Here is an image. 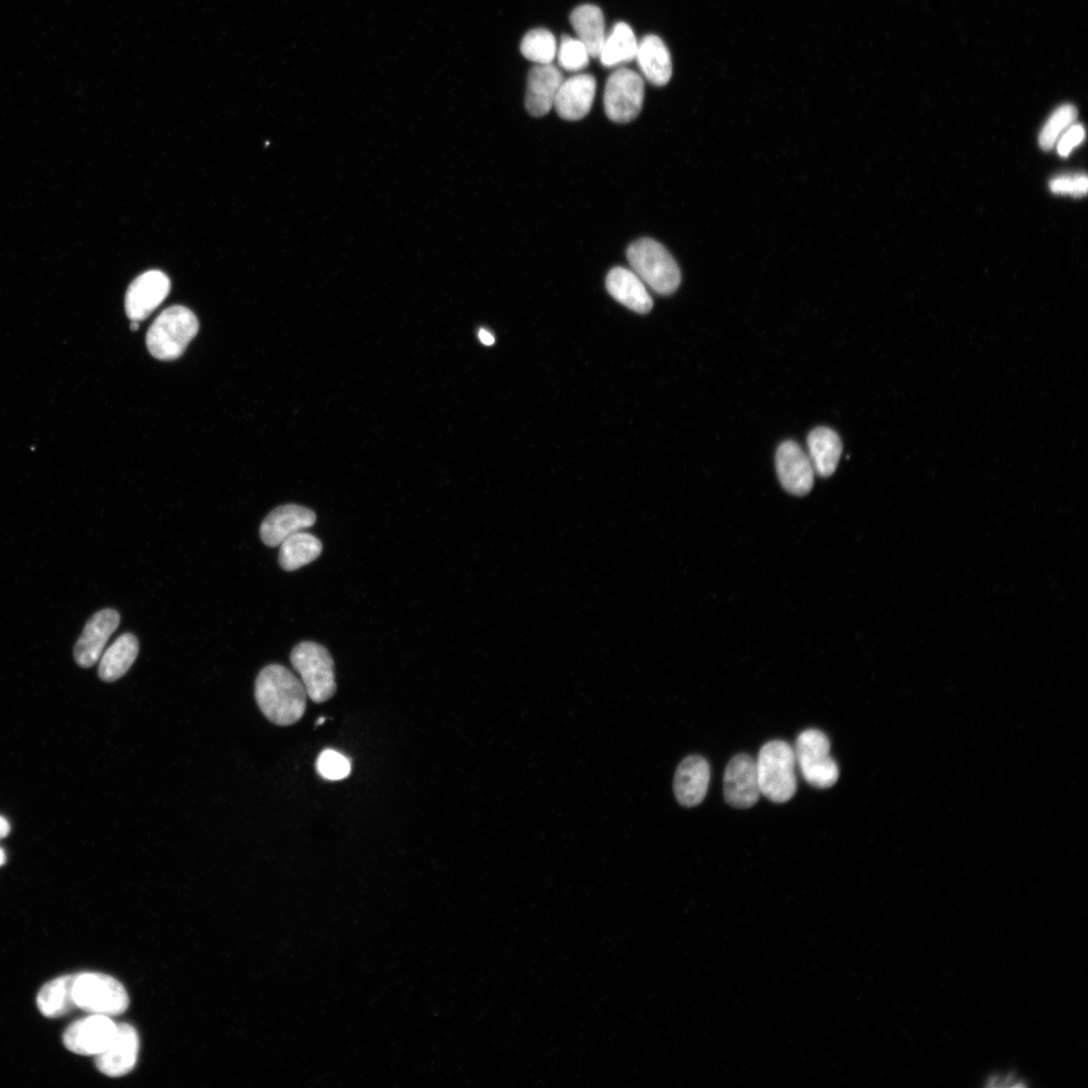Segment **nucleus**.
<instances>
[{"mask_svg": "<svg viewBox=\"0 0 1088 1088\" xmlns=\"http://www.w3.org/2000/svg\"><path fill=\"white\" fill-rule=\"evenodd\" d=\"M307 692L291 670L280 664L264 667L256 678L255 699L262 714L279 726H292L305 715Z\"/></svg>", "mask_w": 1088, "mask_h": 1088, "instance_id": "1", "label": "nucleus"}, {"mask_svg": "<svg viewBox=\"0 0 1088 1088\" xmlns=\"http://www.w3.org/2000/svg\"><path fill=\"white\" fill-rule=\"evenodd\" d=\"M627 258L635 274L655 293L668 296L682 283V272L668 250L650 238L633 242Z\"/></svg>", "mask_w": 1088, "mask_h": 1088, "instance_id": "2", "label": "nucleus"}, {"mask_svg": "<svg viewBox=\"0 0 1088 1088\" xmlns=\"http://www.w3.org/2000/svg\"><path fill=\"white\" fill-rule=\"evenodd\" d=\"M199 331V321L186 307L166 309L147 334L151 354L160 360L172 361L183 355Z\"/></svg>", "mask_w": 1088, "mask_h": 1088, "instance_id": "3", "label": "nucleus"}, {"mask_svg": "<svg viewBox=\"0 0 1088 1088\" xmlns=\"http://www.w3.org/2000/svg\"><path fill=\"white\" fill-rule=\"evenodd\" d=\"M761 794L775 803L789 801L796 793V760L793 748L784 741L765 744L756 761Z\"/></svg>", "mask_w": 1088, "mask_h": 1088, "instance_id": "4", "label": "nucleus"}, {"mask_svg": "<svg viewBox=\"0 0 1088 1088\" xmlns=\"http://www.w3.org/2000/svg\"><path fill=\"white\" fill-rule=\"evenodd\" d=\"M291 661L314 703L322 704L334 697L337 691L334 661L324 646L302 642L293 649Z\"/></svg>", "mask_w": 1088, "mask_h": 1088, "instance_id": "5", "label": "nucleus"}, {"mask_svg": "<svg viewBox=\"0 0 1088 1088\" xmlns=\"http://www.w3.org/2000/svg\"><path fill=\"white\" fill-rule=\"evenodd\" d=\"M793 751L796 765L811 786L828 789L838 782L840 770L831 756V742L825 733L815 729L802 732Z\"/></svg>", "mask_w": 1088, "mask_h": 1088, "instance_id": "6", "label": "nucleus"}, {"mask_svg": "<svg viewBox=\"0 0 1088 1088\" xmlns=\"http://www.w3.org/2000/svg\"><path fill=\"white\" fill-rule=\"evenodd\" d=\"M73 998L77 1008L107 1017L124 1013L129 1005L122 984L110 976L97 973L76 975Z\"/></svg>", "mask_w": 1088, "mask_h": 1088, "instance_id": "7", "label": "nucleus"}, {"mask_svg": "<svg viewBox=\"0 0 1088 1088\" xmlns=\"http://www.w3.org/2000/svg\"><path fill=\"white\" fill-rule=\"evenodd\" d=\"M645 95L642 76L628 68H619L607 80L604 108L616 123H629L641 113Z\"/></svg>", "mask_w": 1088, "mask_h": 1088, "instance_id": "8", "label": "nucleus"}, {"mask_svg": "<svg viewBox=\"0 0 1088 1088\" xmlns=\"http://www.w3.org/2000/svg\"><path fill=\"white\" fill-rule=\"evenodd\" d=\"M171 282L161 270H150L136 278L125 297V311L132 322L149 318L169 296Z\"/></svg>", "mask_w": 1088, "mask_h": 1088, "instance_id": "9", "label": "nucleus"}, {"mask_svg": "<svg viewBox=\"0 0 1088 1088\" xmlns=\"http://www.w3.org/2000/svg\"><path fill=\"white\" fill-rule=\"evenodd\" d=\"M724 794L735 808L747 809L758 802L761 790L757 764L751 756L739 754L731 759L724 775Z\"/></svg>", "mask_w": 1088, "mask_h": 1088, "instance_id": "10", "label": "nucleus"}, {"mask_svg": "<svg viewBox=\"0 0 1088 1088\" xmlns=\"http://www.w3.org/2000/svg\"><path fill=\"white\" fill-rule=\"evenodd\" d=\"M117 1024L109 1017L93 1015L73 1023L64 1034L68 1050L79 1055H99L112 1042Z\"/></svg>", "mask_w": 1088, "mask_h": 1088, "instance_id": "11", "label": "nucleus"}, {"mask_svg": "<svg viewBox=\"0 0 1088 1088\" xmlns=\"http://www.w3.org/2000/svg\"><path fill=\"white\" fill-rule=\"evenodd\" d=\"M140 1037L129 1024H117L115 1036L108 1048L97 1055L98 1070L109 1077H121L130 1073L138 1061Z\"/></svg>", "mask_w": 1088, "mask_h": 1088, "instance_id": "12", "label": "nucleus"}, {"mask_svg": "<svg viewBox=\"0 0 1088 1088\" xmlns=\"http://www.w3.org/2000/svg\"><path fill=\"white\" fill-rule=\"evenodd\" d=\"M776 468L782 486L790 494L804 496L811 491L815 471L808 455L795 442L780 445Z\"/></svg>", "mask_w": 1088, "mask_h": 1088, "instance_id": "13", "label": "nucleus"}, {"mask_svg": "<svg viewBox=\"0 0 1088 1088\" xmlns=\"http://www.w3.org/2000/svg\"><path fill=\"white\" fill-rule=\"evenodd\" d=\"M119 623L120 616L112 609L99 611L87 622L74 649V657L79 666L89 668L100 660L105 645Z\"/></svg>", "mask_w": 1088, "mask_h": 1088, "instance_id": "14", "label": "nucleus"}, {"mask_svg": "<svg viewBox=\"0 0 1088 1088\" xmlns=\"http://www.w3.org/2000/svg\"><path fill=\"white\" fill-rule=\"evenodd\" d=\"M317 520L309 508L289 504L271 511L260 526V537L266 546L275 548L291 535L312 527Z\"/></svg>", "mask_w": 1088, "mask_h": 1088, "instance_id": "15", "label": "nucleus"}, {"mask_svg": "<svg viewBox=\"0 0 1088 1088\" xmlns=\"http://www.w3.org/2000/svg\"><path fill=\"white\" fill-rule=\"evenodd\" d=\"M711 780L709 762L701 756H690L676 769L673 789L677 801L686 807L701 804L707 796Z\"/></svg>", "mask_w": 1088, "mask_h": 1088, "instance_id": "16", "label": "nucleus"}, {"mask_svg": "<svg viewBox=\"0 0 1088 1088\" xmlns=\"http://www.w3.org/2000/svg\"><path fill=\"white\" fill-rule=\"evenodd\" d=\"M564 80L561 70L553 64L534 66L527 79L525 104L529 114L542 117L550 113Z\"/></svg>", "mask_w": 1088, "mask_h": 1088, "instance_id": "17", "label": "nucleus"}, {"mask_svg": "<svg viewBox=\"0 0 1088 1088\" xmlns=\"http://www.w3.org/2000/svg\"><path fill=\"white\" fill-rule=\"evenodd\" d=\"M597 82L590 74H577L563 81L554 107L561 118L578 121L586 117L593 106Z\"/></svg>", "mask_w": 1088, "mask_h": 1088, "instance_id": "18", "label": "nucleus"}, {"mask_svg": "<svg viewBox=\"0 0 1088 1088\" xmlns=\"http://www.w3.org/2000/svg\"><path fill=\"white\" fill-rule=\"evenodd\" d=\"M606 287L609 294L633 312L647 314L653 307L645 284L632 269L615 267L610 270Z\"/></svg>", "mask_w": 1088, "mask_h": 1088, "instance_id": "19", "label": "nucleus"}, {"mask_svg": "<svg viewBox=\"0 0 1088 1088\" xmlns=\"http://www.w3.org/2000/svg\"><path fill=\"white\" fill-rule=\"evenodd\" d=\"M643 76L657 87L665 86L672 76V62L664 42L655 35H647L638 42L635 58Z\"/></svg>", "mask_w": 1088, "mask_h": 1088, "instance_id": "20", "label": "nucleus"}, {"mask_svg": "<svg viewBox=\"0 0 1088 1088\" xmlns=\"http://www.w3.org/2000/svg\"><path fill=\"white\" fill-rule=\"evenodd\" d=\"M808 457L816 474L832 476L840 462L843 445L839 435L828 428L813 430L807 439Z\"/></svg>", "mask_w": 1088, "mask_h": 1088, "instance_id": "21", "label": "nucleus"}, {"mask_svg": "<svg viewBox=\"0 0 1088 1088\" xmlns=\"http://www.w3.org/2000/svg\"><path fill=\"white\" fill-rule=\"evenodd\" d=\"M139 651V640L133 634L119 636L100 658V678L106 683L115 682L128 671Z\"/></svg>", "mask_w": 1088, "mask_h": 1088, "instance_id": "22", "label": "nucleus"}, {"mask_svg": "<svg viewBox=\"0 0 1088 1088\" xmlns=\"http://www.w3.org/2000/svg\"><path fill=\"white\" fill-rule=\"evenodd\" d=\"M570 21L591 58H599L607 37L602 10L594 5L580 6L573 11Z\"/></svg>", "mask_w": 1088, "mask_h": 1088, "instance_id": "23", "label": "nucleus"}, {"mask_svg": "<svg viewBox=\"0 0 1088 1088\" xmlns=\"http://www.w3.org/2000/svg\"><path fill=\"white\" fill-rule=\"evenodd\" d=\"M322 551V543L316 536L300 531L281 544L280 565L285 571L294 572L317 560Z\"/></svg>", "mask_w": 1088, "mask_h": 1088, "instance_id": "24", "label": "nucleus"}, {"mask_svg": "<svg viewBox=\"0 0 1088 1088\" xmlns=\"http://www.w3.org/2000/svg\"><path fill=\"white\" fill-rule=\"evenodd\" d=\"M76 975L64 976L43 987L37 998L38 1008L48 1018H58L76 1008L73 986Z\"/></svg>", "mask_w": 1088, "mask_h": 1088, "instance_id": "25", "label": "nucleus"}, {"mask_svg": "<svg viewBox=\"0 0 1088 1088\" xmlns=\"http://www.w3.org/2000/svg\"><path fill=\"white\" fill-rule=\"evenodd\" d=\"M638 41L632 28L623 22L617 23L606 37L599 56L603 66L613 68L629 63L636 58Z\"/></svg>", "mask_w": 1088, "mask_h": 1088, "instance_id": "26", "label": "nucleus"}, {"mask_svg": "<svg viewBox=\"0 0 1088 1088\" xmlns=\"http://www.w3.org/2000/svg\"><path fill=\"white\" fill-rule=\"evenodd\" d=\"M520 51L524 58L536 65H550L558 54V44L552 32L546 29H534L521 41Z\"/></svg>", "mask_w": 1088, "mask_h": 1088, "instance_id": "27", "label": "nucleus"}, {"mask_svg": "<svg viewBox=\"0 0 1088 1088\" xmlns=\"http://www.w3.org/2000/svg\"><path fill=\"white\" fill-rule=\"evenodd\" d=\"M1077 110L1073 105L1066 104L1057 108L1050 116L1039 136V145L1042 150L1050 151L1057 144L1061 135L1074 123Z\"/></svg>", "mask_w": 1088, "mask_h": 1088, "instance_id": "28", "label": "nucleus"}, {"mask_svg": "<svg viewBox=\"0 0 1088 1088\" xmlns=\"http://www.w3.org/2000/svg\"><path fill=\"white\" fill-rule=\"evenodd\" d=\"M557 57L560 66L568 72H580L588 67L590 54L586 46L579 40L569 36L562 38Z\"/></svg>", "mask_w": 1088, "mask_h": 1088, "instance_id": "29", "label": "nucleus"}, {"mask_svg": "<svg viewBox=\"0 0 1088 1088\" xmlns=\"http://www.w3.org/2000/svg\"><path fill=\"white\" fill-rule=\"evenodd\" d=\"M317 771L327 780H342L350 775L351 764L344 755L329 749L320 754L317 761Z\"/></svg>", "mask_w": 1088, "mask_h": 1088, "instance_id": "30", "label": "nucleus"}, {"mask_svg": "<svg viewBox=\"0 0 1088 1088\" xmlns=\"http://www.w3.org/2000/svg\"><path fill=\"white\" fill-rule=\"evenodd\" d=\"M1087 178L1082 175L1062 176L1050 182V190L1058 195L1082 197L1087 193Z\"/></svg>", "mask_w": 1088, "mask_h": 1088, "instance_id": "31", "label": "nucleus"}, {"mask_svg": "<svg viewBox=\"0 0 1088 1088\" xmlns=\"http://www.w3.org/2000/svg\"><path fill=\"white\" fill-rule=\"evenodd\" d=\"M1085 139V130L1081 124H1072L1057 142V152L1062 158H1066Z\"/></svg>", "mask_w": 1088, "mask_h": 1088, "instance_id": "32", "label": "nucleus"}, {"mask_svg": "<svg viewBox=\"0 0 1088 1088\" xmlns=\"http://www.w3.org/2000/svg\"><path fill=\"white\" fill-rule=\"evenodd\" d=\"M479 339L486 346H492L495 343L494 336L485 329L480 330Z\"/></svg>", "mask_w": 1088, "mask_h": 1088, "instance_id": "33", "label": "nucleus"}, {"mask_svg": "<svg viewBox=\"0 0 1088 1088\" xmlns=\"http://www.w3.org/2000/svg\"><path fill=\"white\" fill-rule=\"evenodd\" d=\"M10 830L11 828L9 822L5 818H3V816H0V840L8 837V835L10 834Z\"/></svg>", "mask_w": 1088, "mask_h": 1088, "instance_id": "34", "label": "nucleus"}, {"mask_svg": "<svg viewBox=\"0 0 1088 1088\" xmlns=\"http://www.w3.org/2000/svg\"><path fill=\"white\" fill-rule=\"evenodd\" d=\"M6 859L7 858L4 850L0 849V866H3L6 863Z\"/></svg>", "mask_w": 1088, "mask_h": 1088, "instance_id": "35", "label": "nucleus"}, {"mask_svg": "<svg viewBox=\"0 0 1088 1088\" xmlns=\"http://www.w3.org/2000/svg\"><path fill=\"white\" fill-rule=\"evenodd\" d=\"M130 329H131V331H138L140 329V323L139 322H132L130 324Z\"/></svg>", "mask_w": 1088, "mask_h": 1088, "instance_id": "36", "label": "nucleus"}, {"mask_svg": "<svg viewBox=\"0 0 1088 1088\" xmlns=\"http://www.w3.org/2000/svg\"><path fill=\"white\" fill-rule=\"evenodd\" d=\"M325 721H326V719H325L324 717H322V718H321V719H320V720L318 721V723H317V726H320V725L324 724V723H325Z\"/></svg>", "mask_w": 1088, "mask_h": 1088, "instance_id": "37", "label": "nucleus"}]
</instances>
